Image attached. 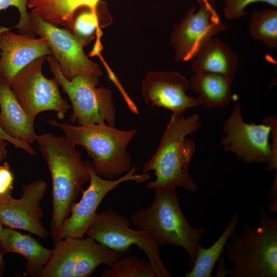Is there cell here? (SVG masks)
<instances>
[{
  "label": "cell",
  "instance_id": "obj_1",
  "mask_svg": "<svg viewBox=\"0 0 277 277\" xmlns=\"http://www.w3.org/2000/svg\"><path fill=\"white\" fill-rule=\"evenodd\" d=\"M35 141L51 174L52 213L50 234L55 243L60 241L62 225L69 216L82 186L90 180L91 162L83 161L82 153L66 136L46 133L37 135Z\"/></svg>",
  "mask_w": 277,
  "mask_h": 277
},
{
  "label": "cell",
  "instance_id": "obj_2",
  "mask_svg": "<svg viewBox=\"0 0 277 277\" xmlns=\"http://www.w3.org/2000/svg\"><path fill=\"white\" fill-rule=\"evenodd\" d=\"M201 126L197 114L186 117L172 114L157 149L143 166V172L153 170L155 176V180L147 183V188L162 191L181 187L191 192L197 190L188 170L195 145L186 137Z\"/></svg>",
  "mask_w": 277,
  "mask_h": 277
},
{
  "label": "cell",
  "instance_id": "obj_3",
  "mask_svg": "<svg viewBox=\"0 0 277 277\" xmlns=\"http://www.w3.org/2000/svg\"><path fill=\"white\" fill-rule=\"evenodd\" d=\"M260 225L254 227L247 223L241 231L234 232L225 248L234 264L227 274L232 277L277 276V217L258 208Z\"/></svg>",
  "mask_w": 277,
  "mask_h": 277
},
{
  "label": "cell",
  "instance_id": "obj_4",
  "mask_svg": "<svg viewBox=\"0 0 277 277\" xmlns=\"http://www.w3.org/2000/svg\"><path fill=\"white\" fill-rule=\"evenodd\" d=\"M47 122L60 128L76 146L85 149L99 176L112 180L131 169V159L126 148L136 133L135 129L122 130L106 124L75 126L55 119Z\"/></svg>",
  "mask_w": 277,
  "mask_h": 277
},
{
  "label": "cell",
  "instance_id": "obj_5",
  "mask_svg": "<svg viewBox=\"0 0 277 277\" xmlns=\"http://www.w3.org/2000/svg\"><path fill=\"white\" fill-rule=\"evenodd\" d=\"M131 221L137 229L146 231L159 246L182 247L192 265L205 229L189 224L180 207L175 189L155 191L151 205L136 211Z\"/></svg>",
  "mask_w": 277,
  "mask_h": 277
},
{
  "label": "cell",
  "instance_id": "obj_6",
  "mask_svg": "<svg viewBox=\"0 0 277 277\" xmlns=\"http://www.w3.org/2000/svg\"><path fill=\"white\" fill-rule=\"evenodd\" d=\"M50 70L72 104L69 120L78 125L105 124L115 127L116 109L110 89L97 88L99 80L82 75L70 80L62 74L57 61L52 55L47 56Z\"/></svg>",
  "mask_w": 277,
  "mask_h": 277
},
{
  "label": "cell",
  "instance_id": "obj_7",
  "mask_svg": "<svg viewBox=\"0 0 277 277\" xmlns=\"http://www.w3.org/2000/svg\"><path fill=\"white\" fill-rule=\"evenodd\" d=\"M130 224L127 217L108 208L96 213L85 235L123 255L135 245L147 256L158 277L172 276L161 259L160 246L146 231L133 230Z\"/></svg>",
  "mask_w": 277,
  "mask_h": 277
},
{
  "label": "cell",
  "instance_id": "obj_8",
  "mask_svg": "<svg viewBox=\"0 0 277 277\" xmlns=\"http://www.w3.org/2000/svg\"><path fill=\"white\" fill-rule=\"evenodd\" d=\"M122 255L89 237H67L55 242L39 277L90 276L100 265L111 266Z\"/></svg>",
  "mask_w": 277,
  "mask_h": 277
},
{
  "label": "cell",
  "instance_id": "obj_9",
  "mask_svg": "<svg viewBox=\"0 0 277 277\" xmlns=\"http://www.w3.org/2000/svg\"><path fill=\"white\" fill-rule=\"evenodd\" d=\"M223 130L226 135L221 143L225 151L233 153L239 161L249 164L266 163L267 171H277V159L269 141L271 130L269 117L260 124L247 123L242 118L238 102Z\"/></svg>",
  "mask_w": 277,
  "mask_h": 277
},
{
  "label": "cell",
  "instance_id": "obj_10",
  "mask_svg": "<svg viewBox=\"0 0 277 277\" xmlns=\"http://www.w3.org/2000/svg\"><path fill=\"white\" fill-rule=\"evenodd\" d=\"M46 56L38 57L21 70L13 78L10 88L17 102L32 119L45 111H54L62 120L70 108L68 102L61 95L58 84L42 73Z\"/></svg>",
  "mask_w": 277,
  "mask_h": 277
},
{
  "label": "cell",
  "instance_id": "obj_11",
  "mask_svg": "<svg viewBox=\"0 0 277 277\" xmlns=\"http://www.w3.org/2000/svg\"><path fill=\"white\" fill-rule=\"evenodd\" d=\"M29 14L33 33L38 34L46 42L65 78L70 80L82 75L99 80L102 75L100 65L87 57L83 51V46L69 30Z\"/></svg>",
  "mask_w": 277,
  "mask_h": 277
},
{
  "label": "cell",
  "instance_id": "obj_12",
  "mask_svg": "<svg viewBox=\"0 0 277 277\" xmlns=\"http://www.w3.org/2000/svg\"><path fill=\"white\" fill-rule=\"evenodd\" d=\"M135 166L124 175L116 180H106L97 175L91 164L89 168L90 184L83 191V196L78 203H74L69 216L63 223L60 233V241L67 237L76 239L84 238L86 232L92 224L96 214V210L106 195L117 187L121 183L133 181L141 183L148 181L150 174L143 172L136 174Z\"/></svg>",
  "mask_w": 277,
  "mask_h": 277
},
{
  "label": "cell",
  "instance_id": "obj_13",
  "mask_svg": "<svg viewBox=\"0 0 277 277\" xmlns=\"http://www.w3.org/2000/svg\"><path fill=\"white\" fill-rule=\"evenodd\" d=\"M199 5L197 11L193 6L172 30L170 44L176 61L190 60L208 41L228 28L221 22L215 3Z\"/></svg>",
  "mask_w": 277,
  "mask_h": 277
},
{
  "label": "cell",
  "instance_id": "obj_14",
  "mask_svg": "<svg viewBox=\"0 0 277 277\" xmlns=\"http://www.w3.org/2000/svg\"><path fill=\"white\" fill-rule=\"evenodd\" d=\"M47 189V183L38 180L23 185V194L19 199L10 196L0 202V222L2 225L46 239L49 232L42 224L43 212L40 205Z\"/></svg>",
  "mask_w": 277,
  "mask_h": 277
},
{
  "label": "cell",
  "instance_id": "obj_15",
  "mask_svg": "<svg viewBox=\"0 0 277 277\" xmlns=\"http://www.w3.org/2000/svg\"><path fill=\"white\" fill-rule=\"evenodd\" d=\"M189 82L179 73L150 72L143 81L142 92L145 103L166 108L182 116L190 108L202 105L201 100L186 94Z\"/></svg>",
  "mask_w": 277,
  "mask_h": 277
},
{
  "label": "cell",
  "instance_id": "obj_16",
  "mask_svg": "<svg viewBox=\"0 0 277 277\" xmlns=\"http://www.w3.org/2000/svg\"><path fill=\"white\" fill-rule=\"evenodd\" d=\"M6 27L0 32V78L10 84L14 76L35 59L51 55L46 42L33 34H17Z\"/></svg>",
  "mask_w": 277,
  "mask_h": 277
},
{
  "label": "cell",
  "instance_id": "obj_17",
  "mask_svg": "<svg viewBox=\"0 0 277 277\" xmlns=\"http://www.w3.org/2000/svg\"><path fill=\"white\" fill-rule=\"evenodd\" d=\"M34 121L21 106L9 84L0 78V127L16 147L31 155H35V152L30 144L37 135Z\"/></svg>",
  "mask_w": 277,
  "mask_h": 277
},
{
  "label": "cell",
  "instance_id": "obj_18",
  "mask_svg": "<svg viewBox=\"0 0 277 277\" xmlns=\"http://www.w3.org/2000/svg\"><path fill=\"white\" fill-rule=\"evenodd\" d=\"M0 241L7 253H18L26 259L25 274L28 276L39 277L52 255V249L44 247L31 235L13 228L3 227Z\"/></svg>",
  "mask_w": 277,
  "mask_h": 277
},
{
  "label": "cell",
  "instance_id": "obj_19",
  "mask_svg": "<svg viewBox=\"0 0 277 277\" xmlns=\"http://www.w3.org/2000/svg\"><path fill=\"white\" fill-rule=\"evenodd\" d=\"M191 68L195 73L208 72L234 78L238 57L223 42L216 38L208 41L191 58Z\"/></svg>",
  "mask_w": 277,
  "mask_h": 277
},
{
  "label": "cell",
  "instance_id": "obj_20",
  "mask_svg": "<svg viewBox=\"0 0 277 277\" xmlns=\"http://www.w3.org/2000/svg\"><path fill=\"white\" fill-rule=\"evenodd\" d=\"M233 78L221 74L199 72L189 82V88L199 94L198 97L207 108H224L231 101Z\"/></svg>",
  "mask_w": 277,
  "mask_h": 277
},
{
  "label": "cell",
  "instance_id": "obj_21",
  "mask_svg": "<svg viewBox=\"0 0 277 277\" xmlns=\"http://www.w3.org/2000/svg\"><path fill=\"white\" fill-rule=\"evenodd\" d=\"M100 0H28L30 14L68 30L76 11L81 8L95 9Z\"/></svg>",
  "mask_w": 277,
  "mask_h": 277
},
{
  "label": "cell",
  "instance_id": "obj_22",
  "mask_svg": "<svg viewBox=\"0 0 277 277\" xmlns=\"http://www.w3.org/2000/svg\"><path fill=\"white\" fill-rule=\"evenodd\" d=\"M240 213H235L228 222L224 231L218 239L209 247L198 246L195 259L186 277H211L213 268L224 251L225 245L235 232L239 222Z\"/></svg>",
  "mask_w": 277,
  "mask_h": 277
},
{
  "label": "cell",
  "instance_id": "obj_23",
  "mask_svg": "<svg viewBox=\"0 0 277 277\" xmlns=\"http://www.w3.org/2000/svg\"><path fill=\"white\" fill-rule=\"evenodd\" d=\"M249 32L255 40L269 48H277V10L266 8L252 12L248 23Z\"/></svg>",
  "mask_w": 277,
  "mask_h": 277
},
{
  "label": "cell",
  "instance_id": "obj_24",
  "mask_svg": "<svg viewBox=\"0 0 277 277\" xmlns=\"http://www.w3.org/2000/svg\"><path fill=\"white\" fill-rule=\"evenodd\" d=\"M102 277H158L151 264L135 255L120 259L111 268L105 269Z\"/></svg>",
  "mask_w": 277,
  "mask_h": 277
},
{
  "label": "cell",
  "instance_id": "obj_25",
  "mask_svg": "<svg viewBox=\"0 0 277 277\" xmlns=\"http://www.w3.org/2000/svg\"><path fill=\"white\" fill-rule=\"evenodd\" d=\"M87 9L74 15L68 30L83 46L92 38L100 22L97 8L95 9Z\"/></svg>",
  "mask_w": 277,
  "mask_h": 277
},
{
  "label": "cell",
  "instance_id": "obj_26",
  "mask_svg": "<svg viewBox=\"0 0 277 277\" xmlns=\"http://www.w3.org/2000/svg\"><path fill=\"white\" fill-rule=\"evenodd\" d=\"M255 2H264L274 8L277 7V0H224L223 12L228 19L234 20L248 14L245 8L250 4Z\"/></svg>",
  "mask_w": 277,
  "mask_h": 277
},
{
  "label": "cell",
  "instance_id": "obj_27",
  "mask_svg": "<svg viewBox=\"0 0 277 277\" xmlns=\"http://www.w3.org/2000/svg\"><path fill=\"white\" fill-rule=\"evenodd\" d=\"M28 2V0H0V11L11 6L18 10L19 20L13 28L18 29L22 34H33L31 18L26 9Z\"/></svg>",
  "mask_w": 277,
  "mask_h": 277
},
{
  "label": "cell",
  "instance_id": "obj_28",
  "mask_svg": "<svg viewBox=\"0 0 277 277\" xmlns=\"http://www.w3.org/2000/svg\"><path fill=\"white\" fill-rule=\"evenodd\" d=\"M14 176L8 163L0 165V202L10 196L13 189Z\"/></svg>",
  "mask_w": 277,
  "mask_h": 277
},
{
  "label": "cell",
  "instance_id": "obj_29",
  "mask_svg": "<svg viewBox=\"0 0 277 277\" xmlns=\"http://www.w3.org/2000/svg\"><path fill=\"white\" fill-rule=\"evenodd\" d=\"M6 253L4 247L0 241V276L3 275L4 271V256Z\"/></svg>",
  "mask_w": 277,
  "mask_h": 277
},
{
  "label": "cell",
  "instance_id": "obj_30",
  "mask_svg": "<svg viewBox=\"0 0 277 277\" xmlns=\"http://www.w3.org/2000/svg\"><path fill=\"white\" fill-rule=\"evenodd\" d=\"M7 143L6 141L0 138V163L7 156Z\"/></svg>",
  "mask_w": 277,
  "mask_h": 277
},
{
  "label": "cell",
  "instance_id": "obj_31",
  "mask_svg": "<svg viewBox=\"0 0 277 277\" xmlns=\"http://www.w3.org/2000/svg\"><path fill=\"white\" fill-rule=\"evenodd\" d=\"M219 267L217 269L216 276H224L227 275V270L224 268L223 262H219Z\"/></svg>",
  "mask_w": 277,
  "mask_h": 277
},
{
  "label": "cell",
  "instance_id": "obj_32",
  "mask_svg": "<svg viewBox=\"0 0 277 277\" xmlns=\"http://www.w3.org/2000/svg\"><path fill=\"white\" fill-rule=\"evenodd\" d=\"M199 4L206 3V4H215L216 0H196Z\"/></svg>",
  "mask_w": 277,
  "mask_h": 277
},
{
  "label": "cell",
  "instance_id": "obj_33",
  "mask_svg": "<svg viewBox=\"0 0 277 277\" xmlns=\"http://www.w3.org/2000/svg\"><path fill=\"white\" fill-rule=\"evenodd\" d=\"M3 227V226L2 225V224H1L0 222V238H1V232H2Z\"/></svg>",
  "mask_w": 277,
  "mask_h": 277
},
{
  "label": "cell",
  "instance_id": "obj_34",
  "mask_svg": "<svg viewBox=\"0 0 277 277\" xmlns=\"http://www.w3.org/2000/svg\"><path fill=\"white\" fill-rule=\"evenodd\" d=\"M6 27L0 26V32L4 30Z\"/></svg>",
  "mask_w": 277,
  "mask_h": 277
}]
</instances>
